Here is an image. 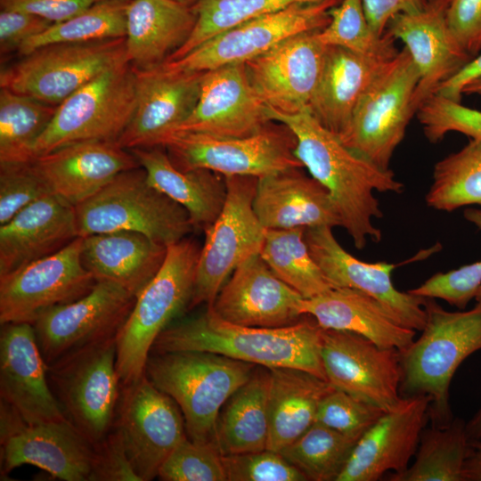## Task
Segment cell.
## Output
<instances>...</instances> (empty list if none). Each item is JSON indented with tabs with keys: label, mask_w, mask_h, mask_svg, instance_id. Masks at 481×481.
I'll use <instances>...</instances> for the list:
<instances>
[{
	"label": "cell",
	"mask_w": 481,
	"mask_h": 481,
	"mask_svg": "<svg viewBox=\"0 0 481 481\" xmlns=\"http://www.w3.org/2000/svg\"><path fill=\"white\" fill-rule=\"evenodd\" d=\"M269 109V108H268ZM273 121L287 126L297 141L295 155L329 192L343 227L358 249L371 239L381 240L373 224L383 216L374 192L400 193L404 184L384 169L346 146L305 110L282 114L269 109Z\"/></svg>",
	"instance_id": "obj_1"
},
{
	"label": "cell",
	"mask_w": 481,
	"mask_h": 481,
	"mask_svg": "<svg viewBox=\"0 0 481 481\" xmlns=\"http://www.w3.org/2000/svg\"><path fill=\"white\" fill-rule=\"evenodd\" d=\"M322 330L306 314L291 325L278 328L238 325L208 306L201 314L170 324L159 335L151 354L209 352L268 369H300L326 379L321 356Z\"/></svg>",
	"instance_id": "obj_2"
},
{
	"label": "cell",
	"mask_w": 481,
	"mask_h": 481,
	"mask_svg": "<svg viewBox=\"0 0 481 481\" xmlns=\"http://www.w3.org/2000/svg\"><path fill=\"white\" fill-rule=\"evenodd\" d=\"M421 335L400 351L402 397L430 398L431 425H448L453 415L451 382L462 362L481 350V301L469 310L448 311L436 298H425Z\"/></svg>",
	"instance_id": "obj_3"
},
{
	"label": "cell",
	"mask_w": 481,
	"mask_h": 481,
	"mask_svg": "<svg viewBox=\"0 0 481 481\" xmlns=\"http://www.w3.org/2000/svg\"><path fill=\"white\" fill-rule=\"evenodd\" d=\"M257 365L202 351L151 354L144 374L179 406L194 442H215L221 409Z\"/></svg>",
	"instance_id": "obj_4"
},
{
	"label": "cell",
	"mask_w": 481,
	"mask_h": 481,
	"mask_svg": "<svg viewBox=\"0 0 481 481\" xmlns=\"http://www.w3.org/2000/svg\"><path fill=\"white\" fill-rule=\"evenodd\" d=\"M200 249L187 237L167 246L162 266L135 297L133 308L116 336V366L121 387L144 374L159 335L189 308Z\"/></svg>",
	"instance_id": "obj_5"
},
{
	"label": "cell",
	"mask_w": 481,
	"mask_h": 481,
	"mask_svg": "<svg viewBox=\"0 0 481 481\" xmlns=\"http://www.w3.org/2000/svg\"><path fill=\"white\" fill-rule=\"evenodd\" d=\"M74 214L78 237L129 231L167 247L193 231L187 211L151 185L142 167L116 175Z\"/></svg>",
	"instance_id": "obj_6"
},
{
	"label": "cell",
	"mask_w": 481,
	"mask_h": 481,
	"mask_svg": "<svg viewBox=\"0 0 481 481\" xmlns=\"http://www.w3.org/2000/svg\"><path fill=\"white\" fill-rule=\"evenodd\" d=\"M116 360L113 337L46 365L50 386L67 420L94 446L115 423L121 392Z\"/></svg>",
	"instance_id": "obj_7"
},
{
	"label": "cell",
	"mask_w": 481,
	"mask_h": 481,
	"mask_svg": "<svg viewBox=\"0 0 481 481\" xmlns=\"http://www.w3.org/2000/svg\"><path fill=\"white\" fill-rule=\"evenodd\" d=\"M135 75L128 61L95 77L57 106L34 147V159L82 142H117L135 108Z\"/></svg>",
	"instance_id": "obj_8"
},
{
	"label": "cell",
	"mask_w": 481,
	"mask_h": 481,
	"mask_svg": "<svg viewBox=\"0 0 481 481\" xmlns=\"http://www.w3.org/2000/svg\"><path fill=\"white\" fill-rule=\"evenodd\" d=\"M297 141L282 123L272 121L262 130L243 137H217L193 132H175L163 146L182 171L208 169L225 176L262 177L292 167H304L295 155Z\"/></svg>",
	"instance_id": "obj_9"
},
{
	"label": "cell",
	"mask_w": 481,
	"mask_h": 481,
	"mask_svg": "<svg viewBox=\"0 0 481 481\" xmlns=\"http://www.w3.org/2000/svg\"><path fill=\"white\" fill-rule=\"evenodd\" d=\"M420 73L404 47L369 85L353 113L349 130L340 140L377 166L388 169L416 110Z\"/></svg>",
	"instance_id": "obj_10"
},
{
	"label": "cell",
	"mask_w": 481,
	"mask_h": 481,
	"mask_svg": "<svg viewBox=\"0 0 481 481\" xmlns=\"http://www.w3.org/2000/svg\"><path fill=\"white\" fill-rule=\"evenodd\" d=\"M126 61V37L51 44L3 68L0 88L58 106L101 73Z\"/></svg>",
	"instance_id": "obj_11"
},
{
	"label": "cell",
	"mask_w": 481,
	"mask_h": 481,
	"mask_svg": "<svg viewBox=\"0 0 481 481\" xmlns=\"http://www.w3.org/2000/svg\"><path fill=\"white\" fill-rule=\"evenodd\" d=\"M227 196L222 211L205 232L189 308L211 306L227 277L244 261L259 254L266 229L259 221L253 201L257 177H224Z\"/></svg>",
	"instance_id": "obj_12"
},
{
	"label": "cell",
	"mask_w": 481,
	"mask_h": 481,
	"mask_svg": "<svg viewBox=\"0 0 481 481\" xmlns=\"http://www.w3.org/2000/svg\"><path fill=\"white\" fill-rule=\"evenodd\" d=\"M340 1L295 4L249 20L215 36L183 57L162 65L171 69L201 72L245 63L289 37L324 29L330 20L329 11Z\"/></svg>",
	"instance_id": "obj_13"
},
{
	"label": "cell",
	"mask_w": 481,
	"mask_h": 481,
	"mask_svg": "<svg viewBox=\"0 0 481 481\" xmlns=\"http://www.w3.org/2000/svg\"><path fill=\"white\" fill-rule=\"evenodd\" d=\"M114 426L141 481L158 477L165 461L187 437L179 406L145 374L121 387Z\"/></svg>",
	"instance_id": "obj_14"
},
{
	"label": "cell",
	"mask_w": 481,
	"mask_h": 481,
	"mask_svg": "<svg viewBox=\"0 0 481 481\" xmlns=\"http://www.w3.org/2000/svg\"><path fill=\"white\" fill-rule=\"evenodd\" d=\"M82 237L56 253L0 276V323L33 324L45 312L88 293L95 278L81 258Z\"/></svg>",
	"instance_id": "obj_15"
},
{
	"label": "cell",
	"mask_w": 481,
	"mask_h": 481,
	"mask_svg": "<svg viewBox=\"0 0 481 481\" xmlns=\"http://www.w3.org/2000/svg\"><path fill=\"white\" fill-rule=\"evenodd\" d=\"M1 474L29 464L65 481H90L95 450L68 420L27 424L1 402Z\"/></svg>",
	"instance_id": "obj_16"
},
{
	"label": "cell",
	"mask_w": 481,
	"mask_h": 481,
	"mask_svg": "<svg viewBox=\"0 0 481 481\" xmlns=\"http://www.w3.org/2000/svg\"><path fill=\"white\" fill-rule=\"evenodd\" d=\"M135 301V297L121 286L97 281L82 298L42 314L32 325L46 365L86 346L116 337Z\"/></svg>",
	"instance_id": "obj_17"
},
{
	"label": "cell",
	"mask_w": 481,
	"mask_h": 481,
	"mask_svg": "<svg viewBox=\"0 0 481 481\" xmlns=\"http://www.w3.org/2000/svg\"><path fill=\"white\" fill-rule=\"evenodd\" d=\"M321 356L334 388L386 412L401 401L398 349L382 347L354 332L322 329Z\"/></svg>",
	"instance_id": "obj_18"
},
{
	"label": "cell",
	"mask_w": 481,
	"mask_h": 481,
	"mask_svg": "<svg viewBox=\"0 0 481 481\" xmlns=\"http://www.w3.org/2000/svg\"><path fill=\"white\" fill-rule=\"evenodd\" d=\"M318 31L289 37L244 63L250 84L269 109L282 114L307 109L327 51Z\"/></svg>",
	"instance_id": "obj_19"
},
{
	"label": "cell",
	"mask_w": 481,
	"mask_h": 481,
	"mask_svg": "<svg viewBox=\"0 0 481 481\" xmlns=\"http://www.w3.org/2000/svg\"><path fill=\"white\" fill-rule=\"evenodd\" d=\"M310 253L332 288H350L378 300L404 327L420 331L426 322L425 298L398 290L392 281L395 265L368 263L348 253L337 240L332 227L306 228Z\"/></svg>",
	"instance_id": "obj_20"
},
{
	"label": "cell",
	"mask_w": 481,
	"mask_h": 481,
	"mask_svg": "<svg viewBox=\"0 0 481 481\" xmlns=\"http://www.w3.org/2000/svg\"><path fill=\"white\" fill-rule=\"evenodd\" d=\"M134 69L135 108L116 143L126 150L161 146L192 112L204 71L171 69L162 64Z\"/></svg>",
	"instance_id": "obj_21"
},
{
	"label": "cell",
	"mask_w": 481,
	"mask_h": 481,
	"mask_svg": "<svg viewBox=\"0 0 481 481\" xmlns=\"http://www.w3.org/2000/svg\"><path fill=\"white\" fill-rule=\"evenodd\" d=\"M272 121L268 107L250 84L245 64L235 63L203 72L198 102L173 133L243 137Z\"/></svg>",
	"instance_id": "obj_22"
},
{
	"label": "cell",
	"mask_w": 481,
	"mask_h": 481,
	"mask_svg": "<svg viewBox=\"0 0 481 481\" xmlns=\"http://www.w3.org/2000/svg\"><path fill=\"white\" fill-rule=\"evenodd\" d=\"M430 398L402 397L359 438L337 481H377L410 465L429 420Z\"/></svg>",
	"instance_id": "obj_23"
},
{
	"label": "cell",
	"mask_w": 481,
	"mask_h": 481,
	"mask_svg": "<svg viewBox=\"0 0 481 481\" xmlns=\"http://www.w3.org/2000/svg\"><path fill=\"white\" fill-rule=\"evenodd\" d=\"M1 326V400L29 425L66 420L50 386L33 325L11 322Z\"/></svg>",
	"instance_id": "obj_24"
},
{
	"label": "cell",
	"mask_w": 481,
	"mask_h": 481,
	"mask_svg": "<svg viewBox=\"0 0 481 481\" xmlns=\"http://www.w3.org/2000/svg\"><path fill=\"white\" fill-rule=\"evenodd\" d=\"M304 298L277 277L259 254L240 264L211 306L222 319L242 326L278 328L304 316Z\"/></svg>",
	"instance_id": "obj_25"
},
{
	"label": "cell",
	"mask_w": 481,
	"mask_h": 481,
	"mask_svg": "<svg viewBox=\"0 0 481 481\" xmlns=\"http://www.w3.org/2000/svg\"><path fill=\"white\" fill-rule=\"evenodd\" d=\"M447 5L448 0H431L420 12L395 15L386 29V33L404 44L419 70L416 111L442 83L472 59L449 28Z\"/></svg>",
	"instance_id": "obj_26"
},
{
	"label": "cell",
	"mask_w": 481,
	"mask_h": 481,
	"mask_svg": "<svg viewBox=\"0 0 481 481\" xmlns=\"http://www.w3.org/2000/svg\"><path fill=\"white\" fill-rule=\"evenodd\" d=\"M49 192L73 208L121 172L141 167L116 142H82L63 146L31 161Z\"/></svg>",
	"instance_id": "obj_27"
},
{
	"label": "cell",
	"mask_w": 481,
	"mask_h": 481,
	"mask_svg": "<svg viewBox=\"0 0 481 481\" xmlns=\"http://www.w3.org/2000/svg\"><path fill=\"white\" fill-rule=\"evenodd\" d=\"M74 208L49 193L0 225V276L61 250L77 238Z\"/></svg>",
	"instance_id": "obj_28"
},
{
	"label": "cell",
	"mask_w": 481,
	"mask_h": 481,
	"mask_svg": "<svg viewBox=\"0 0 481 481\" xmlns=\"http://www.w3.org/2000/svg\"><path fill=\"white\" fill-rule=\"evenodd\" d=\"M292 167L257 180L254 210L265 229L341 226L326 188L312 175Z\"/></svg>",
	"instance_id": "obj_29"
},
{
	"label": "cell",
	"mask_w": 481,
	"mask_h": 481,
	"mask_svg": "<svg viewBox=\"0 0 481 481\" xmlns=\"http://www.w3.org/2000/svg\"><path fill=\"white\" fill-rule=\"evenodd\" d=\"M388 61L338 46H327L322 70L308 111L322 126L342 140L349 130L361 96Z\"/></svg>",
	"instance_id": "obj_30"
},
{
	"label": "cell",
	"mask_w": 481,
	"mask_h": 481,
	"mask_svg": "<svg viewBox=\"0 0 481 481\" xmlns=\"http://www.w3.org/2000/svg\"><path fill=\"white\" fill-rule=\"evenodd\" d=\"M322 329L346 330L375 344L402 351L415 339L416 330L404 327L374 298L350 288H331L299 305Z\"/></svg>",
	"instance_id": "obj_31"
},
{
	"label": "cell",
	"mask_w": 481,
	"mask_h": 481,
	"mask_svg": "<svg viewBox=\"0 0 481 481\" xmlns=\"http://www.w3.org/2000/svg\"><path fill=\"white\" fill-rule=\"evenodd\" d=\"M167 247L136 232L82 237L81 258L96 281L114 282L136 297L162 266Z\"/></svg>",
	"instance_id": "obj_32"
},
{
	"label": "cell",
	"mask_w": 481,
	"mask_h": 481,
	"mask_svg": "<svg viewBox=\"0 0 481 481\" xmlns=\"http://www.w3.org/2000/svg\"><path fill=\"white\" fill-rule=\"evenodd\" d=\"M197 15L173 0H132L127 9L126 49L140 69L157 67L189 38Z\"/></svg>",
	"instance_id": "obj_33"
},
{
	"label": "cell",
	"mask_w": 481,
	"mask_h": 481,
	"mask_svg": "<svg viewBox=\"0 0 481 481\" xmlns=\"http://www.w3.org/2000/svg\"><path fill=\"white\" fill-rule=\"evenodd\" d=\"M129 151L145 170L150 184L187 211L193 230L205 231L216 221L227 196L224 177L204 168L178 169L163 146Z\"/></svg>",
	"instance_id": "obj_34"
},
{
	"label": "cell",
	"mask_w": 481,
	"mask_h": 481,
	"mask_svg": "<svg viewBox=\"0 0 481 481\" xmlns=\"http://www.w3.org/2000/svg\"><path fill=\"white\" fill-rule=\"evenodd\" d=\"M270 373L268 449L280 452L311 427L321 401L334 387L300 369L273 368Z\"/></svg>",
	"instance_id": "obj_35"
},
{
	"label": "cell",
	"mask_w": 481,
	"mask_h": 481,
	"mask_svg": "<svg viewBox=\"0 0 481 481\" xmlns=\"http://www.w3.org/2000/svg\"><path fill=\"white\" fill-rule=\"evenodd\" d=\"M270 369L260 366L221 410L215 443L222 455L268 449Z\"/></svg>",
	"instance_id": "obj_36"
},
{
	"label": "cell",
	"mask_w": 481,
	"mask_h": 481,
	"mask_svg": "<svg viewBox=\"0 0 481 481\" xmlns=\"http://www.w3.org/2000/svg\"><path fill=\"white\" fill-rule=\"evenodd\" d=\"M466 421L461 418L446 426L431 425L421 433L414 461L390 481H463L462 469L470 451Z\"/></svg>",
	"instance_id": "obj_37"
},
{
	"label": "cell",
	"mask_w": 481,
	"mask_h": 481,
	"mask_svg": "<svg viewBox=\"0 0 481 481\" xmlns=\"http://www.w3.org/2000/svg\"><path fill=\"white\" fill-rule=\"evenodd\" d=\"M305 232L303 227L266 229L259 255L277 277L311 298L332 287L313 258Z\"/></svg>",
	"instance_id": "obj_38"
},
{
	"label": "cell",
	"mask_w": 481,
	"mask_h": 481,
	"mask_svg": "<svg viewBox=\"0 0 481 481\" xmlns=\"http://www.w3.org/2000/svg\"><path fill=\"white\" fill-rule=\"evenodd\" d=\"M57 106L0 88V163L34 159V147Z\"/></svg>",
	"instance_id": "obj_39"
},
{
	"label": "cell",
	"mask_w": 481,
	"mask_h": 481,
	"mask_svg": "<svg viewBox=\"0 0 481 481\" xmlns=\"http://www.w3.org/2000/svg\"><path fill=\"white\" fill-rule=\"evenodd\" d=\"M425 200L428 207L440 211L481 208V140L471 139L436 163Z\"/></svg>",
	"instance_id": "obj_40"
},
{
	"label": "cell",
	"mask_w": 481,
	"mask_h": 481,
	"mask_svg": "<svg viewBox=\"0 0 481 481\" xmlns=\"http://www.w3.org/2000/svg\"><path fill=\"white\" fill-rule=\"evenodd\" d=\"M132 0H102L79 14L53 23L43 33L24 42L20 56L51 44L80 43L126 36L127 9Z\"/></svg>",
	"instance_id": "obj_41"
},
{
	"label": "cell",
	"mask_w": 481,
	"mask_h": 481,
	"mask_svg": "<svg viewBox=\"0 0 481 481\" xmlns=\"http://www.w3.org/2000/svg\"><path fill=\"white\" fill-rule=\"evenodd\" d=\"M359 438L314 421L280 452L308 480L337 481Z\"/></svg>",
	"instance_id": "obj_42"
},
{
	"label": "cell",
	"mask_w": 481,
	"mask_h": 481,
	"mask_svg": "<svg viewBox=\"0 0 481 481\" xmlns=\"http://www.w3.org/2000/svg\"><path fill=\"white\" fill-rule=\"evenodd\" d=\"M324 0H200L192 7L197 20L186 42L166 61H176L215 36L249 20L281 11L295 4Z\"/></svg>",
	"instance_id": "obj_43"
},
{
	"label": "cell",
	"mask_w": 481,
	"mask_h": 481,
	"mask_svg": "<svg viewBox=\"0 0 481 481\" xmlns=\"http://www.w3.org/2000/svg\"><path fill=\"white\" fill-rule=\"evenodd\" d=\"M329 13V24L317 33L323 45L383 61H390L398 53L392 37L387 33L378 36L373 32L363 0H341Z\"/></svg>",
	"instance_id": "obj_44"
},
{
	"label": "cell",
	"mask_w": 481,
	"mask_h": 481,
	"mask_svg": "<svg viewBox=\"0 0 481 481\" xmlns=\"http://www.w3.org/2000/svg\"><path fill=\"white\" fill-rule=\"evenodd\" d=\"M464 217L481 230V208H469ZM481 286V260L446 273H437L418 287L408 290L424 298H439L460 310L475 299Z\"/></svg>",
	"instance_id": "obj_45"
},
{
	"label": "cell",
	"mask_w": 481,
	"mask_h": 481,
	"mask_svg": "<svg viewBox=\"0 0 481 481\" xmlns=\"http://www.w3.org/2000/svg\"><path fill=\"white\" fill-rule=\"evenodd\" d=\"M164 481H226L221 454L215 442L183 440L161 466Z\"/></svg>",
	"instance_id": "obj_46"
},
{
	"label": "cell",
	"mask_w": 481,
	"mask_h": 481,
	"mask_svg": "<svg viewBox=\"0 0 481 481\" xmlns=\"http://www.w3.org/2000/svg\"><path fill=\"white\" fill-rule=\"evenodd\" d=\"M415 115L430 143L443 140L450 132L481 140V110L466 107L461 102L434 94L422 102Z\"/></svg>",
	"instance_id": "obj_47"
},
{
	"label": "cell",
	"mask_w": 481,
	"mask_h": 481,
	"mask_svg": "<svg viewBox=\"0 0 481 481\" xmlns=\"http://www.w3.org/2000/svg\"><path fill=\"white\" fill-rule=\"evenodd\" d=\"M385 412L342 390L333 388L321 401L315 421L342 434L361 437Z\"/></svg>",
	"instance_id": "obj_48"
},
{
	"label": "cell",
	"mask_w": 481,
	"mask_h": 481,
	"mask_svg": "<svg viewBox=\"0 0 481 481\" xmlns=\"http://www.w3.org/2000/svg\"><path fill=\"white\" fill-rule=\"evenodd\" d=\"M226 481H307L280 452L265 449L223 455Z\"/></svg>",
	"instance_id": "obj_49"
},
{
	"label": "cell",
	"mask_w": 481,
	"mask_h": 481,
	"mask_svg": "<svg viewBox=\"0 0 481 481\" xmlns=\"http://www.w3.org/2000/svg\"><path fill=\"white\" fill-rule=\"evenodd\" d=\"M49 193L51 192L31 161L0 163V225Z\"/></svg>",
	"instance_id": "obj_50"
},
{
	"label": "cell",
	"mask_w": 481,
	"mask_h": 481,
	"mask_svg": "<svg viewBox=\"0 0 481 481\" xmlns=\"http://www.w3.org/2000/svg\"><path fill=\"white\" fill-rule=\"evenodd\" d=\"M95 456L90 481H141L126 452L118 429L94 445Z\"/></svg>",
	"instance_id": "obj_51"
},
{
	"label": "cell",
	"mask_w": 481,
	"mask_h": 481,
	"mask_svg": "<svg viewBox=\"0 0 481 481\" xmlns=\"http://www.w3.org/2000/svg\"><path fill=\"white\" fill-rule=\"evenodd\" d=\"M446 18L461 46L474 58L481 51V0H448Z\"/></svg>",
	"instance_id": "obj_52"
},
{
	"label": "cell",
	"mask_w": 481,
	"mask_h": 481,
	"mask_svg": "<svg viewBox=\"0 0 481 481\" xmlns=\"http://www.w3.org/2000/svg\"><path fill=\"white\" fill-rule=\"evenodd\" d=\"M53 23L41 16L20 10L1 9L0 53L18 52L29 38L45 31Z\"/></svg>",
	"instance_id": "obj_53"
},
{
	"label": "cell",
	"mask_w": 481,
	"mask_h": 481,
	"mask_svg": "<svg viewBox=\"0 0 481 481\" xmlns=\"http://www.w3.org/2000/svg\"><path fill=\"white\" fill-rule=\"evenodd\" d=\"M102 0H0L1 9L20 10L53 23L67 20Z\"/></svg>",
	"instance_id": "obj_54"
},
{
	"label": "cell",
	"mask_w": 481,
	"mask_h": 481,
	"mask_svg": "<svg viewBox=\"0 0 481 481\" xmlns=\"http://www.w3.org/2000/svg\"><path fill=\"white\" fill-rule=\"evenodd\" d=\"M431 0H363L368 22L378 36H383L392 18L424 9Z\"/></svg>",
	"instance_id": "obj_55"
},
{
	"label": "cell",
	"mask_w": 481,
	"mask_h": 481,
	"mask_svg": "<svg viewBox=\"0 0 481 481\" xmlns=\"http://www.w3.org/2000/svg\"><path fill=\"white\" fill-rule=\"evenodd\" d=\"M479 78H481V51L457 73L442 83L435 94L461 102L463 88Z\"/></svg>",
	"instance_id": "obj_56"
},
{
	"label": "cell",
	"mask_w": 481,
	"mask_h": 481,
	"mask_svg": "<svg viewBox=\"0 0 481 481\" xmlns=\"http://www.w3.org/2000/svg\"><path fill=\"white\" fill-rule=\"evenodd\" d=\"M462 480L481 481V446H471L464 462Z\"/></svg>",
	"instance_id": "obj_57"
},
{
	"label": "cell",
	"mask_w": 481,
	"mask_h": 481,
	"mask_svg": "<svg viewBox=\"0 0 481 481\" xmlns=\"http://www.w3.org/2000/svg\"><path fill=\"white\" fill-rule=\"evenodd\" d=\"M466 429L470 446H481V404L470 420L466 422Z\"/></svg>",
	"instance_id": "obj_58"
},
{
	"label": "cell",
	"mask_w": 481,
	"mask_h": 481,
	"mask_svg": "<svg viewBox=\"0 0 481 481\" xmlns=\"http://www.w3.org/2000/svg\"><path fill=\"white\" fill-rule=\"evenodd\" d=\"M462 94H477L481 95V78L477 79L469 85H467L463 90Z\"/></svg>",
	"instance_id": "obj_59"
},
{
	"label": "cell",
	"mask_w": 481,
	"mask_h": 481,
	"mask_svg": "<svg viewBox=\"0 0 481 481\" xmlns=\"http://www.w3.org/2000/svg\"><path fill=\"white\" fill-rule=\"evenodd\" d=\"M173 1L187 5V6H193L200 0H173Z\"/></svg>",
	"instance_id": "obj_60"
},
{
	"label": "cell",
	"mask_w": 481,
	"mask_h": 481,
	"mask_svg": "<svg viewBox=\"0 0 481 481\" xmlns=\"http://www.w3.org/2000/svg\"><path fill=\"white\" fill-rule=\"evenodd\" d=\"M475 300H476V301H481V286H480L479 289H477V292Z\"/></svg>",
	"instance_id": "obj_61"
}]
</instances>
